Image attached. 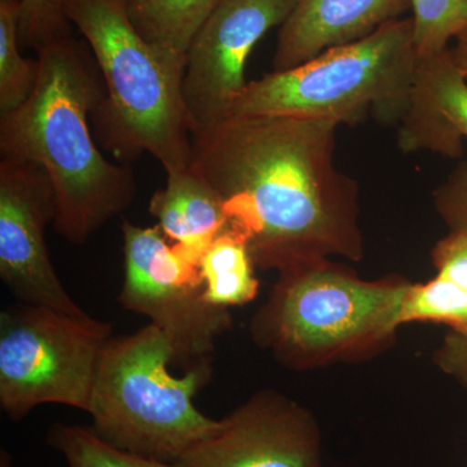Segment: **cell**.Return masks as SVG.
<instances>
[{
    "instance_id": "obj_1",
    "label": "cell",
    "mask_w": 467,
    "mask_h": 467,
    "mask_svg": "<svg viewBox=\"0 0 467 467\" xmlns=\"http://www.w3.org/2000/svg\"><path fill=\"white\" fill-rule=\"evenodd\" d=\"M339 124L229 117L192 134V167L213 187L227 229L254 265L279 272L364 257L358 186L335 165Z\"/></svg>"
},
{
    "instance_id": "obj_2",
    "label": "cell",
    "mask_w": 467,
    "mask_h": 467,
    "mask_svg": "<svg viewBox=\"0 0 467 467\" xmlns=\"http://www.w3.org/2000/svg\"><path fill=\"white\" fill-rule=\"evenodd\" d=\"M36 58L32 94L0 116V152L45 171L55 192L54 229L66 241L84 244L130 207L134 174L104 158L92 138L88 116L106 90L81 43L61 36Z\"/></svg>"
},
{
    "instance_id": "obj_3",
    "label": "cell",
    "mask_w": 467,
    "mask_h": 467,
    "mask_svg": "<svg viewBox=\"0 0 467 467\" xmlns=\"http://www.w3.org/2000/svg\"><path fill=\"white\" fill-rule=\"evenodd\" d=\"M64 12L100 70L106 95L92 115L104 146L125 161L149 153L167 174L189 168L186 57L144 39L129 17L126 0H64Z\"/></svg>"
},
{
    "instance_id": "obj_4",
    "label": "cell",
    "mask_w": 467,
    "mask_h": 467,
    "mask_svg": "<svg viewBox=\"0 0 467 467\" xmlns=\"http://www.w3.org/2000/svg\"><path fill=\"white\" fill-rule=\"evenodd\" d=\"M410 285L365 281L330 260L291 267L252 319V337L291 368L368 356L392 342Z\"/></svg>"
},
{
    "instance_id": "obj_5",
    "label": "cell",
    "mask_w": 467,
    "mask_h": 467,
    "mask_svg": "<svg viewBox=\"0 0 467 467\" xmlns=\"http://www.w3.org/2000/svg\"><path fill=\"white\" fill-rule=\"evenodd\" d=\"M173 361L169 337L158 326L112 337L95 378L92 431L119 450L168 463L220 431L223 420L205 416L193 402L211 380L212 364L177 378L169 371Z\"/></svg>"
},
{
    "instance_id": "obj_6",
    "label": "cell",
    "mask_w": 467,
    "mask_h": 467,
    "mask_svg": "<svg viewBox=\"0 0 467 467\" xmlns=\"http://www.w3.org/2000/svg\"><path fill=\"white\" fill-rule=\"evenodd\" d=\"M418 58L413 18H399L361 41L248 82L229 117H304L356 125L370 116L377 124L398 128L408 110Z\"/></svg>"
},
{
    "instance_id": "obj_7",
    "label": "cell",
    "mask_w": 467,
    "mask_h": 467,
    "mask_svg": "<svg viewBox=\"0 0 467 467\" xmlns=\"http://www.w3.org/2000/svg\"><path fill=\"white\" fill-rule=\"evenodd\" d=\"M109 322L18 303L0 313V408L11 420L45 404L90 411Z\"/></svg>"
},
{
    "instance_id": "obj_8",
    "label": "cell",
    "mask_w": 467,
    "mask_h": 467,
    "mask_svg": "<svg viewBox=\"0 0 467 467\" xmlns=\"http://www.w3.org/2000/svg\"><path fill=\"white\" fill-rule=\"evenodd\" d=\"M125 279L119 303L150 318L169 337L174 365L212 364L216 340L232 328L229 309L208 303L199 264L159 226L124 221Z\"/></svg>"
},
{
    "instance_id": "obj_9",
    "label": "cell",
    "mask_w": 467,
    "mask_h": 467,
    "mask_svg": "<svg viewBox=\"0 0 467 467\" xmlns=\"http://www.w3.org/2000/svg\"><path fill=\"white\" fill-rule=\"evenodd\" d=\"M296 0H221L190 45L182 94L192 133L229 117L244 90L254 46L281 26Z\"/></svg>"
},
{
    "instance_id": "obj_10",
    "label": "cell",
    "mask_w": 467,
    "mask_h": 467,
    "mask_svg": "<svg viewBox=\"0 0 467 467\" xmlns=\"http://www.w3.org/2000/svg\"><path fill=\"white\" fill-rule=\"evenodd\" d=\"M57 214L55 192L42 168L0 161V276L21 303L84 315L51 263L46 227Z\"/></svg>"
},
{
    "instance_id": "obj_11",
    "label": "cell",
    "mask_w": 467,
    "mask_h": 467,
    "mask_svg": "<svg viewBox=\"0 0 467 467\" xmlns=\"http://www.w3.org/2000/svg\"><path fill=\"white\" fill-rule=\"evenodd\" d=\"M174 467H322V436L306 408L281 393L252 396Z\"/></svg>"
},
{
    "instance_id": "obj_12",
    "label": "cell",
    "mask_w": 467,
    "mask_h": 467,
    "mask_svg": "<svg viewBox=\"0 0 467 467\" xmlns=\"http://www.w3.org/2000/svg\"><path fill=\"white\" fill-rule=\"evenodd\" d=\"M411 11V0H296L279 26L273 72L367 38Z\"/></svg>"
},
{
    "instance_id": "obj_13",
    "label": "cell",
    "mask_w": 467,
    "mask_h": 467,
    "mask_svg": "<svg viewBox=\"0 0 467 467\" xmlns=\"http://www.w3.org/2000/svg\"><path fill=\"white\" fill-rule=\"evenodd\" d=\"M466 79L450 48L418 58L408 110L396 128L402 152L462 156V140H467Z\"/></svg>"
},
{
    "instance_id": "obj_14",
    "label": "cell",
    "mask_w": 467,
    "mask_h": 467,
    "mask_svg": "<svg viewBox=\"0 0 467 467\" xmlns=\"http://www.w3.org/2000/svg\"><path fill=\"white\" fill-rule=\"evenodd\" d=\"M150 213L158 218L167 239L198 264L209 245L227 229L220 196L192 165L167 174V186L150 198Z\"/></svg>"
},
{
    "instance_id": "obj_15",
    "label": "cell",
    "mask_w": 467,
    "mask_h": 467,
    "mask_svg": "<svg viewBox=\"0 0 467 467\" xmlns=\"http://www.w3.org/2000/svg\"><path fill=\"white\" fill-rule=\"evenodd\" d=\"M435 278L410 285L401 322H434L467 337V238L450 233L432 250Z\"/></svg>"
},
{
    "instance_id": "obj_16",
    "label": "cell",
    "mask_w": 467,
    "mask_h": 467,
    "mask_svg": "<svg viewBox=\"0 0 467 467\" xmlns=\"http://www.w3.org/2000/svg\"><path fill=\"white\" fill-rule=\"evenodd\" d=\"M254 269L256 265L245 242L226 229L199 261L205 299L227 309L251 303L259 294Z\"/></svg>"
},
{
    "instance_id": "obj_17",
    "label": "cell",
    "mask_w": 467,
    "mask_h": 467,
    "mask_svg": "<svg viewBox=\"0 0 467 467\" xmlns=\"http://www.w3.org/2000/svg\"><path fill=\"white\" fill-rule=\"evenodd\" d=\"M221 0H126L129 17L152 45L186 57L190 45Z\"/></svg>"
},
{
    "instance_id": "obj_18",
    "label": "cell",
    "mask_w": 467,
    "mask_h": 467,
    "mask_svg": "<svg viewBox=\"0 0 467 467\" xmlns=\"http://www.w3.org/2000/svg\"><path fill=\"white\" fill-rule=\"evenodd\" d=\"M23 0H0V116L18 109L32 94L39 63L20 54Z\"/></svg>"
},
{
    "instance_id": "obj_19",
    "label": "cell",
    "mask_w": 467,
    "mask_h": 467,
    "mask_svg": "<svg viewBox=\"0 0 467 467\" xmlns=\"http://www.w3.org/2000/svg\"><path fill=\"white\" fill-rule=\"evenodd\" d=\"M47 442L60 451L67 467H174L173 463L119 450L95 434L91 427L55 423Z\"/></svg>"
},
{
    "instance_id": "obj_20",
    "label": "cell",
    "mask_w": 467,
    "mask_h": 467,
    "mask_svg": "<svg viewBox=\"0 0 467 467\" xmlns=\"http://www.w3.org/2000/svg\"><path fill=\"white\" fill-rule=\"evenodd\" d=\"M411 12L420 57L447 50L467 27V0H411Z\"/></svg>"
},
{
    "instance_id": "obj_21",
    "label": "cell",
    "mask_w": 467,
    "mask_h": 467,
    "mask_svg": "<svg viewBox=\"0 0 467 467\" xmlns=\"http://www.w3.org/2000/svg\"><path fill=\"white\" fill-rule=\"evenodd\" d=\"M64 0H23L20 42L36 52L61 36H69Z\"/></svg>"
},
{
    "instance_id": "obj_22",
    "label": "cell",
    "mask_w": 467,
    "mask_h": 467,
    "mask_svg": "<svg viewBox=\"0 0 467 467\" xmlns=\"http://www.w3.org/2000/svg\"><path fill=\"white\" fill-rule=\"evenodd\" d=\"M432 202L450 233L467 238V161L460 162L436 187Z\"/></svg>"
},
{
    "instance_id": "obj_23",
    "label": "cell",
    "mask_w": 467,
    "mask_h": 467,
    "mask_svg": "<svg viewBox=\"0 0 467 467\" xmlns=\"http://www.w3.org/2000/svg\"><path fill=\"white\" fill-rule=\"evenodd\" d=\"M435 364L467 389V337L451 331L434 355Z\"/></svg>"
},
{
    "instance_id": "obj_24",
    "label": "cell",
    "mask_w": 467,
    "mask_h": 467,
    "mask_svg": "<svg viewBox=\"0 0 467 467\" xmlns=\"http://www.w3.org/2000/svg\"><path fill=\"white\" fill-rule=\"evenodd\" d=\"M454 41L456 45L451 50V57L467 78V27L456 36Z\"/></svg>"
}]
</instances>
